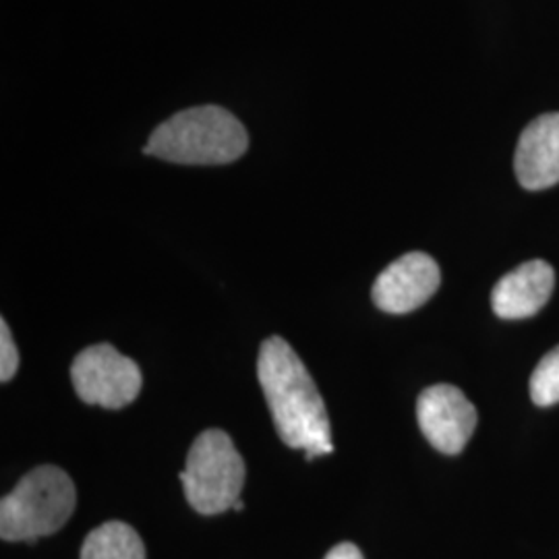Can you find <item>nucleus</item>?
Here are the masks:
<instances>
[{
	"label": "nucleus",
	"mask_w": 559,
	"mask_h": 559,
	"mask_svg": "<svg viewBox=\"0 0 559 559\" xmlns=\"http://www.w3.org/2000/svg\"><path fill=\"white\" fill-rule=\"evenodd\" d=\"M258 378L280 440L288 448L305 450V459L332 454V429L325 402L305 362L280 336L261 344Z\"/></svg>",
	"instance_id": "obj_1"
},
{
	"label": "nucleus",
	"mask_w": 559,
	"mask_h": 559,
	"mask_svg": "<svg viewBox=\"0 0 559 559\" xmlns=\"http://www.w3.org/2000/svg\"><path fill=\"white\" fill-rule=\"evenodd\" d=\"M247 147L249 135L228 110L198 106L162 122L143 152L175 164L216 166L239 160Z\"/></svg>",
	"instance_id": "obj_2"
},
{
	"label": "nucleus",
	"mask_w": 559,
	"mask_h": 559,
	"mask_svg": "<svg viewBox=\"0 0 559 559\" xmlns=\"http://www.w3.org/2000/svg\"><path fill=\"white\" fill-rule=\"evenodd\" d=\"M78 491L71 477L52 464L38 466L0 501V537L36 540L60 531L73 516Z\"/></svg>",
	"instance_id": "obj_3"
},
{
	"label": "nucleus",
	"mask_w": 559,
	"mask_h": 559,
	"mask_svg": "<svg viewBox=\"0 0 559 559\" xmlns=\"http://www.w3.org/2000/svg\"><path fill=\"white\" fill-rule=\"evenodd\" d=\"M187 501L203 516L233 510L245 485V462L228 433L203 431L187 454L180 473Z\"/></svg>",
	"instance_id": "obj_4"
},
{
	"label": "nucleus",
	"mask_w": 559,
	"mask_h": 559,
	"mask_svg": "<svg viewBox=\"0 0 559 559\" xmlns=\"http://www.w3.org/2000/svg\"><path fill=\"white\" fill-rule=\"evenodd\" d=\"M71 380L75 392L85 404L104 408H122L140 396L141 369L138 362L112 344H96L73 360Z\"/></svg>",
	"instance_id": "obj_5"
},
{
	"label": "nucleus",
	"mask_w": 559,
	"mask_h": 559,
	"mask_svg": "<svg viewBox=\"0 0 559 559\" xmlns=\"http://www.w3.org/2000/svg\"><path fill=\"white\" fill-rule=\"evenodd\" d=\"M417 419L423 436L436 450L460 454L475 433L477 408L459 388L438 383L420 394Z\"/></svg>",
	"instance_id": "obj_6"
},
{
	"label": "nucleus",
	"mask_w": 559,
	"mask_h": 559,
	"mask_svg": "<svg viewBox=\"0 0 559 559\" xmlns=\"http://www.w3.org/2000/svg\"><path fill=\"white\" fill-rule=\"evenodd\" d=\"M441 284L440 265L427 253H406L390 263L373 284V300L385 313H411L431 299Z\"/></svg>",
	"instance_id": "obj_7"
},
{
	"label": "nucleus",
	"mask_w": 559,
	"mask_h": 559,
	"mask_svg": "<svg viewBox=\"0 0 559 559\" xmlns=\"http://www.w3.org/2000/svg\"><path fill=\"white\" fill-rule=\"evenodd\" d=\"M554 286L556 272L547 261H526L496 284L491 307L501 320L533 318L551 299Z\"/></svg>",
	"instance_id": "obj_8"
},
{
	"label": "nucleus",
	"mask_w": 559,
	"mask_h": 559,
	"mask_svg": "<svg viewBox=\"0 0 559 559\" xmlns=\"http://www.w3.org/2000/svg\"><path fill=\"white\" fill-rule=\"evenodd\" d=\"M514 170L528 191L549 189L559 182V112L533 120L520 135Z\"/></svg>",
	"instance_id": "obj_9"
},
{
	"label": "nucleus",
	"mask_w": 559,
	"mask_h": 559,
	"mask_svg": "<svg viewBox=\"0 0 559 559\" xmlns=\"http://www.w3.org/2000/svg\"><path fill=\"white\" fill-rule=\"evenodd\" d=\"M81 559H145V547L133 526L115 520L87 535Z\"/></svg>",
	"instance_id": "obj_10"
},
{
	"label": "nucleus",
	"mask_w": 559,
	"mask_h": 559,
	"mask_svg": "<svg viewBox=\"0 0 559 559\" xmlns=\"http://www.w3.org/2000/svg\"><path fill=\"white\" fill-rule=\"evenodd\" d=\"M531 399L537 406H554L559 402V346L549 350L531 376Z\"/></svg>",
	"instance_id": "obj_11"
},
{
	"label": "nucleus",
	"mask_w": 559,
	"mask_h": 559,
	"mask_svg": "<svg viewBox=\"0 0 559 559\" xmlns=\"http://www.w3.org/2000/svg\"><path fill=\"white\" fill-rule=\"evenodd\" d=\"M20 369V353L7 321H0V380H13Z\"/></svg>",
	"instance_id": "obj_12"
},
{
	"label": "nucleus",
	"mask_w": 559,
	"mask_h": 559,
	"mask_svg": "<svg viewBox=\"0 0 559 559\" xmlns=\"http://www.w3.org/2000/svg\"><path fill=\"white\" fill-rule=\"evenodd\" d=\"M323 559H365L359 547L353 543H340Z\"/></svg>",
	"instance_id": "obj_13"
},
{
	"label": "nucleus",
	"mask_w": 559,
	"mask_h": 559,
	"mask_svg": "<svg viewBox=\"0 0 559 559\" xmlns=\"http://www.w3.org/2000/svg\"><path fill=\"white\" fill-rule=\"evenodd\" d=\"M242 508H245V506H242V501H237V503H235V508H233V510H237V512H239V510H242Z\"/></svg>",
	"instance_id": "obj_14"
}]
</instances>
